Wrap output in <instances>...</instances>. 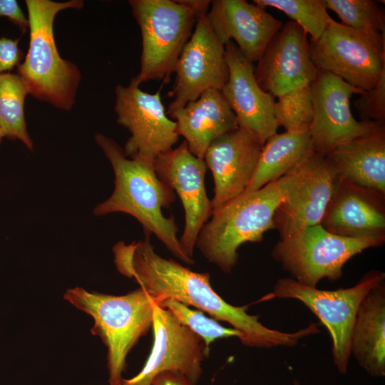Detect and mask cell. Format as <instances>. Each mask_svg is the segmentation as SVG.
Listing matches in <instances>:
<instances>
[{
    "instance_id": "7a4b0ae2",
    "label": "cell",
    "mask_w": 385,
    "mask_h": 385,
    "mask_svg": "<svg viewBox=\"0 0 385 385\" xmlns=\"http://www.w3.org/2000/svg\"><path fill=\"white\" fill-rule=\"evenodd\" d=\"M95 141L110 161L115 175L112 195L93 210L96 216L124 212L135 217L145 232L154 234L178 259L188 265L194 263L184 251L178 237V228L173 217H165L175 200V192L158 177L153 165L125 156L113 139L97 133Z\"/></svg>"
},
{
    "instance_id": "2e32d148",
    "label": "cell",
    "mask_w": 385,
    "mask_h": 385,
    "mask_svg": "<svg viewBox=\"0 0 385 385\" xmlns=\"http://www.w3.org/2000/svg\"><path fill=\"white\" fill-rule=\"evenodd\" d=\"M317 73L307 34L292 20L274 35L254 66L257 83L274 97L312 84Z\"/></svg>"
},
{
    "instance_id": "83f0119b",
    "label": "cell",
    "mask_w": 385,
    "mask_h": 385,
    "mask_svg": "<svg viewBox=\"0 0 385 385\" xmlns=\"http://www.w3.org/2000/svg\"><path fill=\"white\" fill-rule=\"evenodd\" d=\"M327 9L333 11L342 24L352 29L385 32V14L378 1L372 0H324Z\"/></svg>"
},
{
    "instance_id": "6da1fadb",
    "label": "cell",
    "mask_w": 385,
    "mask_h": 385,
    "mask_svg": "<svg viewBox=\"0 0 385 385\" xmlns=\"http://www.w3.org/2000/svg\"><path fill=\"white\" fill-rule=\"evenodd\" d=\"M150 237L145 232L144 239L138 242H120L113 252L118 271L133 278L157 304L171 298L196 307L232 326L241 334L242 344L248 347H293L311 335L308 327L293 332L267 327L259 321V315L247 313L248 305L234 306L224 300L212 287L209 273L192 271L158 255Z\"/></svg>"
},
{
    "instance_id": "9a60e30c",
    "label": "cell",
    "mask_w": 385,
    "mask_h": 385,
    "mask_svg": "<svg viewBox=\"0 0 385 385\" xmlns=\"http://www.w3.org/2000/svg\"><path fill=\"white\" fill-rule=\"evenodd\" d=\"M153 168L160 180L175 191L182 202L185 227L180 242L192 258L200 231L212 214L205 185L206 164L189 150L184 140L178 147L159 155Z\"/></svg>"
},
{
    "instance_id": "d590c367",
    "label": "cell",
    "mask_w": 385,
    "mask_h": 385,
    "mask_svg": "<svg viewBox=\"0 0 385 385\" xmlns=\"http://www.w3.org/2000/svg\"><path fill=\"white\" fill-rule=\"evenodd\" d=\"M294 385H299L298 382L296 381L294 382Z\"/></svg>"
},
{
    "instance_id": "5bb4252c",
    "label": "cell",
    "mask_w": 385,
    "mask_h": 385,
    "mask_svg": "<svg viewBox=\"0 0 385 385\" xmlns=\"http://www.w3.org/2000/svg\"><path fill=\"white\" fill-rule=\"evenodd\" d=\"M339 179L326 156L312 150L300 160L297 175L274 215L279 239L320 224Z\"/></svg>"
},
{
    "instance_id": "ba28073f",
    "label": "cell",
    "mask_w": 385,
    "mask_h": 385,
    "mask_svg": "<svg viewBox=\"0 0 385 385\" xmlns=\"http://www.w3.org/2000/svg\"><path fill=\"white\" fill-rule=\"evenodd\" d=\"M385 240L349 238L333 234L317 225L281 238L271 252L272 258L297 282L316 287L319 281L339 279L343 267L354 256Z\"/></svg>"
},
{
    "instance_id": "d4e9b609",
    "label": "cell",
    "mask_w": 385,
    "mask_h": 385,
    "mask_svg": "<svg viewBox=\"0 0 385 385\" xmlns=\"http://www.w3.org/2000/svg\"><path fill=\"white\" fill-rule=\"evenodd\" d=\"M29 90L16 73H0V127L5 137L20 140L30 150L34 143L28 130L24 115V103Z\"/></svg>"
},
{
    "instance_id": "e575fe53",
    "label": "cell",
    "mask_w": 385,
    "mask_h": 385,
    "mask_svg": "<svg viewBox=\"0 0 385 385\" xmlns=\"http://www.w3.org/2000/svg\"><path fill=\"white\" fill-rule=\"evenodd\" d=\"M5 137V134L3 131V130L1 129V128L0 127V143L3 139V138Z\"/></svg>"
},
{
    "instance_id": "484cf974",
    "label": "cell",
    "mask_w": 385,
    "mask_h": 385,
    "mask_svg": "<svg viewBox=\"0 0 385 385\" xmlns=\"http://www.w3.org/2000/svg\"><path fill=\"white\" fill-rule=\"evenodd\" d=\"M252 2L264 9L272 7L282 11L314 39L322 36L332 19L324 0H254Z\"/></svg>"
},
{
    "instance_id": "603a6c76",
    "label": "cell",
    "mask_w": 385,
    "mask_h": 385,
    "mask_svg": "<svg viewBox=\"0 0 385 385\" xmlns=\"http://www.w3.org/2000/svg\"><path fill=\"white\" fill-rule=\"evenodd\" d=\"M350 353L371 376H385V282L361 302L351 334Z\"/></svg>"
},
{
    "instance_id": "836d02e7",
    "label": "cell",
    "mask_w": 385,
    "mask_h": 385,
    "mask_svg": "<svg viewBox=\"0 0 385 385\" xmlns=\"http://www.w3.org/2000/svg\"><path fill=\"white\" fill-rule=\"evenodd\" d=\"M182 1L191 8L196 14L197 18L206 15L212 1L209 0H182Z\"/></svg>"
},
{
    "instance_id": "3957f363",
    "label": "cell",
    "mask_w": 385,
    "mask_h": 385,
    "mask_svg": "<svg viewBox=\"0 0 385 385\" xmlns=\"http://www.w3.org/2000/svg\"><path fill=\"white\" fill-rule=\"evenodd\" d=\"M299 162L280 178L243 192L212 212L195 244L210 262L230 273L237 262L239 247L261 242L264 234L274 229L275 210L297 175Z\"/></svg>"
},
{
    "instance_id": "52a82bcc",
    "label": "cell",
    "mask_w": 385,
    "mask_h": 385,
    "mask_svg": "<svg viewBox=\"0 0 385 385\" xmlns=\"http://www.w3.org/2000/svg\"><path fill=\"white\" fill-rule=\"evenodd\" d=\"M385 280V273L372 270L363 275L354 286L334 290L302 284L291 277L279 279L272 292L258 302L274 299H294L304 304L327 328L332 342L333 361L339 372L348 370L350 342L358 307L366 294Z\"/></svg>"
},
{
    "instance_id": "4dcf8cb0",
    "label": "cell",
    "mask_w": 385,
    "mask_h": 385,
    "mask_svg": "<svg viewBox=\"0 0 385 385\" xmlns=\"http://www.w3.org/2000/svg\"><path fill=\"white\" fill-rule=\"evenodd\" d=\"M19 41V38L0 37V73L10 72L21 63L24 54Z\"/></svg>"
},
{
    "instance_id": "d6986e66",
    "label": "cell",
    "mask_w": 385,
    "mask_h": 385,
    "mask_svg": "<svg viewBox=\"0 0 385 385\" xmlns=\"http://www.w3.org/2000/svg\"><path fill=\"white\" fill-rule=\"evenodd\" d=\"M207 18L221 42L232 41L252 63L282 26L265 9L245 0L212 1Z\"/></svg>"
},
{
    "instance_id": "e0dca14e",
    "label": "cell",
    "mask_w": 385,
    "mask_h": 385,
    "mask_svg": "<svg viewBox=\"0 0 385 385\" xmlns=\"http://www.w3.org/2000/svg\"><path fill=\"white\" fill-rule=\"evenodd\" d=\"M225 48L229 76L221 92L234 112L239 128L252 133L264 145L279 127L274 115V97L259 86L253 63L232 41Z\"/></svg>"
},
{
    "instance_id": "7c38bea8",
    "label": "cell",
    "mask_w": 385,
    "mask_h": 385,
    "mask_svg": "<svg viewBox=\"0 0 385 385\" xmlns=\"http://www.w3.org/2000/svg\"><path fill=\"white\" fill-rule=\"evenodd\" d=\"M153 344L143 369L121 385H152L163 371H176L193 385L200 379L202 362L210 354L200 337L181 324L168 309L153 302Z\"/></svg>"
},
{
    "instance_id": "30bf717a",
    "label": "cell",
    "mask_w": 385,
    "mask_h": 385,
    "mask_svg": "<svg viewBox=\"0 0 385 385\" xmlns=\"http://www.w3.org/2000/svg\"><path fill=\"white\" fill-rule=\"evenodd\" d=\"M115 112L118 124L130 133L123 149L126 157L153 165L156 158L178 141L175 120L165 110L160 90L155 93L142 91L130 82L115 88Z\"/></svg>"
},
{
    "instance_id": "7402d4cb",
    "label": "cell",
    "mask_w": 385,
    "mask_h": 385,
    "mask_svg": "<svg viewBox=\"0 0 385 385\" xmlns=\"http://www.w3.org/2000/svg\"><path fill=\"white\" fill-rule=\"evenodd\" d=\"M326 158L339 178L385 195V125L341 145Z\"/></svg>"
},
{
    "instance_id": "cb8c5ba5",
    "label": "cell",
    "mask_w": 385,
    "mask_h": 385,
    "mask_svg": "<svg viewBox=\"0 0 385 385\" xmlns=\"http://www.w3.org/2000/svg\"><path fill=\"white\" fill-rule=\"evenodd\" d=\"M312 150L309 130L272 135L262 146L255 173L245 192L257 190L280 178Z\"/></svg>"
},
{
    "instance_id": "277c9868",
    "label": "cell",
    "mask_w": 385,
    "mask_h": 385,
    "mask_svg": "<svg viewBox=\"0 0 385 385\" xmlns=\"http://www.w3.org/2000/svg\"><path fill=\"white\" fill-rule=\"evenodd\" d=\"M25 3L29 21V45L16 73L26 84L29 95L69 111L76 101L81 73L75 63L60 56L53 25L60 11L81 9L83 1L26 0Z\"/></svg>"
},
{
    "instance_id": "5b68a950",
    "label": "cell",
    "mask_w": 385,
    "mask_h": 385,
    "mask_svg": "<svg viewBox=\"0 0 385 385\" xmlns=\"http://www.w3.org/2000/svg\"><path fill=\"white\" fill-rule=\"evenodd\" d=\"M64 298L93 317L91 333L108 349L109 385H121L127 354L152 327L153 299L142 287L115 296L77 287L67 289Z\"/></svg>"
},
{
    "instance_id": "d6a6232c",
    "label": "cell",
    "mask_w": 385,
    "mask_h": 385,
    "mask_svg": "<svg viewBox=\"0 0 385 385\" xmlns=\"http://www.w3.org/2000/svg\"><path fill=\"white\" fill-rule=\"evenodd\" d=\"M152 385H193L184 375L176 371H166L158 374Z\"/></svg>"
},
{
    "instance_id": "8fae6325",
    "label": "cell",
    "mask_w": 385,
    "mask_h": 385,
    "mask_svg": "<svg viewBox=\"0 0 385 385\" xmlns=\"http://www.w3.org/2000/svg\"><path fill=\"white\" fill-rule=\"evenodd\" d=\"M312 88L314 113L309 132L314 152L327 156L338 146L384 125L355 119L350 107V98L354 93L364 92L337 76L318 70Z\"/></svg>"
},
{
    "instance_id": "ac0fdd59",
    "label": "cell",
    "mask_w": 385,
    "mask_h": 385,
    "mask_svg": "<svg viewBox=\"0 0 385 385\" xmlns=\"http://www.w3.org/2000/svg\"><path fill=\"white\" fill-rule=\"evenodd\" d=\"M262 146L255 135L241 128L211 143L204 161L214 180L212 212L245 191L255 173Z\"/></svg>"
},
{
    "instance_id": "9c48e42d",
    "label": "cell",
    "mask_w": 385,
    "mask_h": 385,
    "mask_svg": "<svg viewBox=\"0 0 385 385\" xmlns=\"http://www.w3.org/2000/svg\"><path fill=\"white\" fill-rule=\"evenodd\" d=\"M309 41L318 70L330 72L362 92L375 86L385 72V32L356 30L332 18L322 36Z\"/></svg>"
},
{
    "instance_id": "ffe728a7",
    "label": "cell",
    "mask_w": 385,
    "mask_h": 385,
    "mask_svg": "<svg viewBox=\"0 0 385 385\" xmlns=\"http://www.w3.org/2000/svg\"><path fill=\"white\" fill-rule=\"evenodd\" d=\"M319 225L346 237L385 240V195L339 178Z\"/></svg>"
},
{
    "instance_id": "f1b7e54d",
    "label": "cell",
    "mask_w": 385,
    "mask_h": 385,
    "mask_svg": "<svg viewBox=\"0 0 385 385\" xmlns=\"http://www.w3.org/2000/svg\"><path fill=\"white\" fill-rule=\"evenodd\" d=\"M158 304L170 312L181 324L200 337L208 349L217 339L241 338V334L234 328L225 327L213 318L206 317L202 311L192 309L174 299H164Z\"/></svg>"
},
{
    "instance_id": "1f68e13d",
    "label": "cell",
    "mask_w": 385,
    "mask_h": 385,
    "mask_svg": "<svg viewBox=\"0 0 385 385\" xmlns=\"http://www.w3.org/2000/svg\"><path fill=\"white\" fill-rule=\"evenodd\" d=\"M8 18L19 29L25 33L29 29V21L16 0H0V17Z\"/></svg>"
},
{
    "instance_id": "8992f818",
    "label": "cell",
    "mask_w": 385,
    "mask_h": 385,
    "mask_svg": "<svg viewBox=\"0 0 385 385\" xmlns=\"http://www.w3.org/2000/svg\"><path fill=\"white\" fill-rule=\"evenodd\" d=\"M140 30V68L130 83L160 79L168 83L198 19L182 0H130Z\"/></svg>"
},
{
    "instance_id": "f546056e",
    "label": "cell",
    "mask_w": 385,
    "mask_h": 385,
    "mask_svg": "<svg viewBox=\"0 0 385 385\" xmlns=\"http://www.w3.org/2000/svg\"><path fill=\"white\" fill-rule=\"evenodd\" d=\"M361 120L384 124L385 120V72L377 84L360 94L354 101Z\"/></svg>"
},
{
    "instance_id": "4316f807",
    "label": "cell",
    "mask_w": 385,
    "mask_h": 385,
    "mask_svg": "<svg viewBox=\"0 0 385 385\" xmlns=\"http://www.w3.org/2000/svg\"><path fill=\"white\" fill-rule=\"evenodd\" d=\"M312 84L277 97L274 115L278 126H282L288 132L309 130L314 113Z\"/></svg>"
},
{
    "instance_id": "4fadbf2b",
    "label": "cell",
    "mask_w": 385,
    "mask_h": 385,
    "mask_svg": "<svg viewBox=\"0 0 385 385\" xmlns=\"http://www.w3.org/2000/svg\"><path fill=\"white\" fill-rule=\"evenodd\" d=\"M175 79L169 96L173 101L167 112L183 107L209 89L222 90L229 69L225 44L216 36L207 18L200 16L175 65Z\"/></svg>"
},
{
    "instance_id": "44dd1931",
    "label": "cell",
    "mask_w": 385,
    "mask_h": 385,
    "mask_svg": "<svg viewBox=\"0 0 385 385\" xmlns=\"http://www.w3.org/2000/svg\"><path fill=\"white\" fill-rule=\"evenodd\" d=\"M166 113L175 119L189 150L203 160L215 139L239 128L234 112L217 89L207 90L196 100Z\"/></svg>"
}]
</instances>
